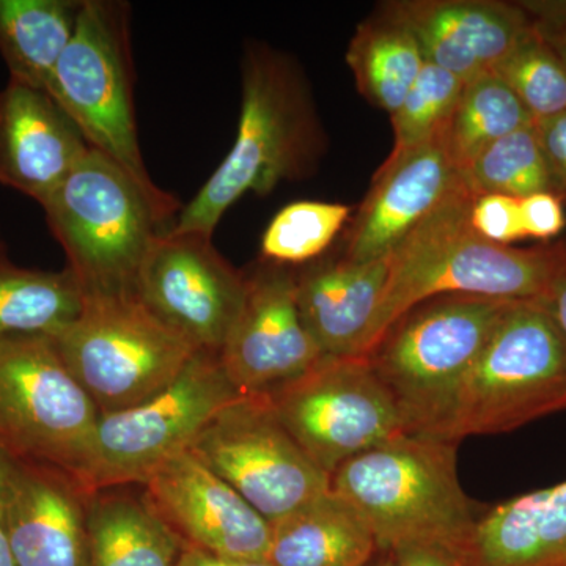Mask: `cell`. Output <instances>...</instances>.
Segmentation results:
<instances>
[{"label":"cell","mask_w":566,"mask_h":566,"mask_svg":"<svg viewBox=\"0 0 566 566\" xmlns=\"http://www.w3.org/2000/svg\"><path fill=\"white\" fill-rule=\"evenodd\" d=\"M475 197L461 175L438 207L395 249L365 354L398 316L430 297L546 300L565 262L566 240L535 248L488 241L472 229Z\"/></svg>","instance_id":"obj_1"},{"label":"cell","mask_w":566,"mask_h":566,"mask_svg":"<svg viewBox=\"0 0 566 566\" xmlns=\"http://www.w3.org/2000/svg\"><path fill=\"white\" fill-rule=\"evenodd\" d=\"M319 145L318 118L301 71L281 52L251 44L232 150L172 229L212 237L222 216L245 193L268 196L279 182L304 177Z\"/></svg>","instance_id":"obj_2"},{"label":"cell","mask_w":566,"mask_h":566,"mask_svg":"<svg viewBox=\"0 0 566 566\" xmlns=\"http://www.w3.org/2000/svg\"><path fill=\"white\" fill-rule=\"evenodd\" d=\"M457 446L430 434L397 436L340 465L331 490L360 513L379 553L431 545L455 554L479 517L458 480Z\"/></svg>","instance_id":"obj_3"},{"label":"cell","mask_w":566,"mask_h":566,"mask_svg":"<svg viewBox=\"0 0 566 566\" xmlns=\"http://www.w3.org/2000/svg\"><path fill=\"white\" fill-rule=\"evenodd\" d=\"M84 296L134 293L137 273L177 199L153 196L133 175L96 150L43 205Z\"/></svg>","instance_id":"obj_4"},{"label":"cell","mask_w":566,"mask_h":566,"mask_svg":"<svg viewBox=\"0 0 566 566\" xmlns=\"http://www.w3.org/2000/svg\"><path fill=\"white\" fill-rule=\"evenodd\" d=\"M512 303L465 294L430 297L398 316L368 349L365 357L409 433L444 439L458 394Z\"/></svg>","instance_id":"obj_5"},{"label":"cell","mask_w":566,"mask_h":566,"mask_svg":"<svg viewBox=\"0 0 566 566\" xmlns=\"http://www.w3.org/2000/svg\"><path fill=\"white\" fill-rule=\"evenodd\" d=\"M566 411V335L542 301H515L465 378L444 439L497 434Z\"/></svg>","instance_id":"obj_6"},{"label":"cell","mask_w":566,"mask_h":566,"mask_svg":"<svg viewBox=\"0 0 566 566\" xmlns=\"http://www.w3.org/2000/svg\"><path fill=\"white\" fill-rule=\"evenodd\" d=\"M52 338L99 415L158 394L199 353L134 293L84 296L81 315Z\"/></svg>","instance_id":"obj_7"},{"label":"cell","mask_w":566,"mask_h":566,"mask_svg":"<svg viewBox=\"0 0 566 566\" xmlns=\"http://www.w3.org/2000/svg\"><path fill=\"white\" fill-rule=\"evenodd\" d=\"M243 397L227 378L218 354L199 352L158 394L132 408L99 415L76 479L87 491L144 485L156 469L191 449L219 412Z\"/></svg>","instance_id":"obj_8"},{"label":"cell","mask_w":566,"mask_h":566,"mask_svg":"<svg viewBox=\"0 0 566 566\" xmlns=\"http://www.w3.org/2000/svg\"><path fill=\"white\" fill-rule=\"evenodd\" d=\"M126 20L123 3L82 0L76 31L46 92L92 150L117 163L153 196L170 199L172 193L151 180L140 151Z\"/></svg>","instance_id":"obj_9"},{"label":"cell","mask_w":566,"mask_h":566,"mask_svg":"<svg viewBox=\"0 0 566 566\" xmlns=\"http://www.w3.org/2000/svg\"><path fill=\"white\" fill-rule=\"evenodd\" d=\"M99 419L46 335L0 340V450L80 474Z\"/></svg>","instance_id":"obj_10"},{"label":"cell","mask_w":566,"mask_h":566,"mask_svg":"<svg viewBox=\"0 0 566 566\" xmlns=\"http://www.w3.org/2000/svg\"><path fill=\"white\" fill-rule=\"evenodd\" d=\"M274 416L326 474L409 433L367 357L324 356L307 374L266 395Z\"/></svg>","instance_id":"obj_11"},{"label":"cell","mask_w":566,"mask_h":566,"mask_svg":"<svg viewBox=\"0 0 566 566\" xmlns=\"http://www.w3.org/2000/svg\"><path fill=\"white\" fill-rule=\"evenodd\" d=\"M189 452L271 524L329 491L324 474L282 427L264 397L227 406Z\"/></svg>","instance_id":"obj_12"},{"label":"cell","mask_w":566,"mask_h":566,"mask_svg":"<svg viewBox=\"0 0 566 566\" xmlns=\"http://www.w3.org/2000/svg\"><path fill=\"white\" fill-rule=\"evenodd\" d=\"M248 277L218 252L212 237L170 229L153 240L134 294L193 348L221 353L243 307Z\"/></svg>","instance_id":"obj_13"},{"label":"cell","mask_w":566,"mask_h":566,"mask_svg":"<svg viewBox=\"0 0 566 566\" xmlns=\"http://www.w3.org/2000/svg\"><path fill=\"white\" fill-rule=\"evenodd\" d=\"M248 277L240 314L218 354L227 378L245 397H266L323 359L301 318L296 273L266 263Z\"/></svg>","instance_id":"obj_14"},{"label":"cell","mask_w":566,"mask_h":566,"mask_svg":"<svg viewBox=\"0 0 566 566\" xmlns=\"http://www.w3.org/2000/svg\"><path fill=\"white\" fill-rule=\"evenodd\" d=\"M142 493L182 547L266 558L271 523L189 450L156 469Z\"/></svg>","instance_id":"obj_15"},{"label":"cell","mask_w":566,"mask_h":566,"mask_svg":"<svg viewBox=\"0 0 566 566\" xmlns=\"http://www.w3.org/2000/svg\"><path fill=\"white\" fill-rule=\"evenodd\" d=\"M460 178L447 150L444 128L419 147L389 155L349 221L342 259L368 263L389 256Z\"/></svg>","instance_id":"obj_16"},{"label":"cell","mask_w":566,"mask_h":566,"mask_svg":"<svg viewBox=\"0 0 566 566\" xmlns=\"http://www.w3.org/2000/svg\"><path fill=\"white\" fill-rule=\"evenodd\" d=\"M88 495L63 469L10 458L6 515L17 566H91Z\"/></svg>","instance_id":"obj_17"},{"label":"cell","mask_w":566,"mask_h":566,"mask_svg":"<svg viewBox=\"0 0 566 566\" xmlns=\"http://www.w3.org/2000/svg\"><path fill=\"white\" fill-rule=\"evenodd\" d=\"M379 13L415 35L424 61L464 84L493 73L534 24L520 3L493 0H400Z\"/></svg>","instance_id":"obj_18"},{"label":"cell","mask_w":566,"mask_h":566,"mask_svg":"<svg viewBox=\"0 0 566 566\" xmlns=\"http://www.w3.org/2000/svg\"><path fill=\"white\" fill-rule=\"evenodd\" d=\"M91 150L48 92L13 81L0 92V185L43 205Z\"/></svg>","instance_id":"obj_19"},{"label":"cell","mask_w":566,"mask_h":566,"mask_svg":"<svg viewBox=\"0 0 566 566\" xmlns=\"http://www.w3.org/2000/svg\"><path fill=\"white\" fill-rule=\"evenodd\" d=\"M392 253L368 263L322 260L296 274L301 318L326 357L364 356Z\"/></svg>","instance_id":"obj_20"},{"label":"cell","mask_w":566,"mask_h":566,"mask_svg":"<svg viewBox=\"0 0 566 566\" xmlns=\"http://www.w3.org/2000/svg\"><path fill=\"white\" fill-rule=\"evenodd\" d=\"M460 566H566V480L480 513Z\"/></svg>","instance_id":"obj_21"},{"label":"cell","mask_w":566,"mask_h":566,"mask_svg":"<svg viewBox=\"0 0 566 566\" xmlns=\"http://www.w3.org/2000/svg\"><path fill=\"white\" fill-rule=\"evenodd\" d=\"M374 532L333 490L271 524L273 566H368L379 556Z\"/></svg>","instance_id":"obj_22"},{"label":"cell","mask_w":566,"mask_h":566,"mask_svg":"<svg viewBox=\"0 0 566 566\" xmlns=\"http://www.w3.org/2000/svg\"><path fill=\"white\" fill-rule=\"evenodd\" d=\"M91 566H177L182 546L133 486L88 495Z\"/></svg>","instance_id":"obj_23"},{"label":"cell","mask_w":566,"mask_h":566,"mask_svg":"<svg viewBox=\"0 0 566 566\" xmlns=\"http://www.w3.org/2000/svg\"><path fill=\"white\" fill-rule=\"evenodd\" d=\"M81 7L82 0H0V54L10 81L46 92Z\"/></svg>","instance_id":"obj_24"},{"label":"cell","mask_w":566,"mask_h":566,"mask_svg":"<svg viewBox=\"0 0 566 566\" xmlns=\"http://www.w3.org/2000/svg\"><path fill=\"white\" fill-rule=\"evenodd\" d=\"M84 307V292L70 270L44 271L11 263L0 251V340L55 337Z\"/></svg>","instance_id":"obj_25"},{"label":"cell","mask_w":566,"mask_h":566,"mask_svg":"<svg viewBox=\"0 0 566 566\" xmlns=\"http://www.w3.org/2000/svg\"><path fill=\"white\" fill-rule=\"evenodd\" d=\"M346 62L364 98L389 115L403 103L427 63L415 35L382 13L360 22Z\"/></svg>","instance_id":"obj_26"},{"label":"cell","mask_w":566,"mask_h":566,"mask_svg":"<svg viewBox=\"0 0 566 566\" xmlns=\"http://www.w3.org/2000/svg\"><path fill=\"white\" fill-rule=\"evenodd\" d=\"M535 123L512 88L494 73L464 85L452 117L444 126L450 158L463 172L488 145Z\"/></svg>","instance_id":"obj_27"},{"label":"cell","mask_w":566,"mask_h":566,"mask_svg":"<svg viewBox=\"0 0 566 566\" xmlns=\"http://www.w3.org/2000/svg\"><path fill=\"white\" fill-rule=\"evenodd\" d=\"M461 175L476 196L499 193L521 200L553 192L535 123L488 145Z\"/></svg>","instance_id":"obj_28"},{"label":"cell","mask_w":566,"mask_h":566,"mask_svg":"<svg viewBox=\"0 0 566 566\" xmlns=\"http://www.w3.org/2000/svg\"><path fill=\"white\" fill-rule=\"evenodd\" d=\"M493 73L512 88L535 122L566 114V65L535 22Z\"/></svg>","instance_id":"obj_29"},{"label":"cell","mask_w":566,"mask_h":566,"mask_svg":"<svg viewBox=\"0 0 566 566\" xmlns=\"http://www.w3.org/2000/svg\"><path fill=\"white\" fill-rule=\"evenodd\" d=\"M349 216L352 208L342 203L304 200L286 205L264 230L263 259L286 268L314 262L333 244Z\"/></svg>","instance_id":"obj_30"},{"label":"cell","mask_w":566,"mask_h":566,"mask_svg":"<svg viewBox=\"0 0 566 566\" xmlns=\"http://www.w3.org/2000/svg\"><path fill=\"white\" fill-rule=\"evenodd\" d=\"M464 82L433 63H424L403 103L390 115L395 133L394 150L400 155L430 140L452 117Z\"/></svg>","instance_id":"obj_31"},{"label":"cell","mask_w":566,"mask_h":566,"mask_svg":"<svg viewBox=\"0 0 566 566\" xmlns=\"http://www.w3.org/2000/svg\"><path fill=\"white\" fill-rule=\"evenodd\" d=\"M472 229L480 237L499 244L524 240L520 199L499 193L476 196L471 210Z\"/></svg>","instance_id":"obj_32"},{"label":"cell","mask_w":566,"mask_h":566,"mask_svg":"<svg viewBox=\"0 0 566 566\" xmlns=\"http://www.w3.org/2000/svg\"><path fill=\"white\" fill-rule=\"evenodd\" d=\"M526 238L547 241L562 233L566 226L564 200L554 192H538L521 199Z\"/></svg>","instance_id":"obj_33"},{"label":"cell","mask_w":566,"mask_h":566,"mask_svg":"<svg viewBox=\"0 0 566 566\" xmlns=\"http://www.w3.org/2000/svg\"><path fill=\"white\" fill-rule=\"evenodd\" d=\"M539 145L549 170L551 188L566 202V114L535 122Z\"/></svg>","instance_id":"obj_34"},{"label":"cell","mask_w":566,"mask_h":566,"mask_svg":"<svg viewBox=\"0 0 566 566\" xmlns=\"http://www.w3.org/2000/svg\"><path fill=\"white\" fill-rule=\"evenodd\" d=\"M386 554L390 566H460L452 553L441 546L406 545Z\"/></svg>","instance_id":"obj_35"},{"label":"cell","mask_w":566,"mask_h":566,"mask_svg":"<svg viewBox=\"0 0 566 566\" xmlns=\"http://www.w3.org/2000/svg\"><path fill=\"white\" fill-rule=\"evenodd\" d=\"M177 566H273L268 558H232L212 556L203 551L182 547Z\"/></svg>","instance_id":"obj_36"},{"label":"cell","mask_w":566,"mask_h":566,"mask_svg":"<svg viewBox=\"0 0 566 566\" xmlns=\"http://www.w3.org/2000/svg\"><path fill=\"white\" fill-rule=\"evenodd\" d=\"M10 458L0 450V566H17L11 551L6 515V482Z\"/></svg>","instance_id":"obj_37"},{"label":"cell","mask_w":566,"mask_h":566,"mask_svg":"<svg viewBox=\"0 0 566 566\" xmlns=\"http://www.w3.org/2000/svg\"><path fill=\"white\" fill-rule=\"evenodd\" d=\"M542 303L546 305L547 311L553 314L554 319L566 335V259L551 285L546 300Z\"/></svg>","instance_id":"obj_38"},{"label":"cell","mask_w":566,"mask_h":566,"mask_svg":"<svg viewBox=\"0 0 566 566\" xmlns=\"http://www.w3.org/2000/svg\"><path fill=\"white\" fill-rule=\"evenodd\" d=\"M536 22H566V2L520 3Z\"/></svg>","instance_id":"obj_39"},{"label":"cell","mask_w":566,"mask_h":566,"mask_svg":"<svg viewBox=\"0 0 566 566\" xmlns=\"http://www.w3.org/2000/svg\"><path fill=\"white\" fill-rule=\"evenodd\" d=\"M534 22L536 29L566 65V22Z\"/></svg>","instance_id":"obj_40"},{"label":"cell","mask_w":566,"mask_h":566,"mask_svg":"<svg viewBox=\"0 0 566 566\" xmlns=\"http://www.w3.org/2000/svg\"><path fill=\"white\" fill-rule=\"evenodd\" d=\"M368 566H390V558L386 553H381L378 557L375 558L374 564Z\"/></svg>","instance_id":"obj_41"},{"label":"cell","mask_w":566,"mask_h":566,"mask_svg":"<svg viewBox=\"0 0 566 566\" xmlns=\"http://www.w3.org/2000/svg\"><path fill=\"white\" fill-rule=\"evenodd\" d=\"M2 249H6V244H3L2 234H0V251H2Z\"/></svg>","instance_id":"obj_42"}]
</instances>
